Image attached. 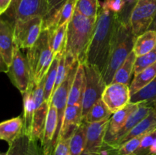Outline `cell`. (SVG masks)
Instances as JSON below:
<instances>
[{"label":"cell","instance_id":"cell-1","mask_svg":"<svg viewBox=\"0 0 156 155\" xmlns=\"http://www.w3.org/2000/svg\"><path fill=\"white\" fill-rule=\"evenodd\" d=\"M119 16L120 14L114 13L101 5L97 15L94 34L87 50L85 61L82 63L96 67L101 74L108 62Z\"/></svg>","mask_w":156,"mask_h":155},{"label":"cell","instance_id":"cell-2","mask_svg":"<svg viewBox=\"0 0 156 155\" xmlns=\"http://www.w3.org/2000/svg\"><path fill=\"white\" fill-rule=\"evenodd\" d=\"M96 18H88L75 10L68 23L66 53L74 62L83 63L85 54L94 34Z\"/></svg>","mask_w":156,"mask_h":155},{"label":"cell","instance_id":"cell-3","mask_svg":"<svg viewBox=\"0 0 156 155\" xmlns=\"http://www.w3.org/2000/svg\"><path fill=\"white\" fill-rule=\"evenodd\" d=\"M136 36L133 33L129 21L120 14L114 30V38L108 62L102 76L106 84L112 82L119 67L133 51Z\"/></svg>","mask_w":156,"mask_h":155},{"label":"cell","instance_id":"cell-4","mask_svg":"<svg viewBox=\"0 0 156 155\" xmlns=\"http://www.w3.org/2000/svg\"><path fill=\"white\" fill-rule=\"evenodd\" d=\"M32 83L37 84L45 77L55 58L50 43L48 30H43L41 36L26 54Z\"/></svg>","mask_w":156,"mask_h":155},{"label":"cell","instance_id":"cell-5","mask_svg":"<svg viewBox=\"0 0 156 155\" xmlns=\"http://www.w3.org/2000/svg\"><path fill=\"white\" fill-rule=\"evenodd\" d=\"M85 85L82 99V119L91 106L101 98L107 84L101 72L93 65L84 63Z\"/></svg>","mask_w":156,"mask_h":155},{"label":"cell","instance_id":"cell-6","mask_svg":"<svg viewBox=\"0 0 156 155\" xmlns=\"http://www.w3.org/2000/svg\"><path fill=\"white\" fill-rule=\"evenodd\" d=\"M156 15V0H137L131 9L129 23L133 33L138 36L148 30Z\"/></svg>","mask_w":156,"mask_h":155},{"label":"cell","instance_id":"cell-7","mask_svg":"<svg viewBox=\"0 0 156 155\" xmlns=\"http://www.w3.org/2000/svg\"><path fill=\"white\" fill-rule=\"evenodd\" d=\"M44 27V18L35 17L14 24L15 43L20 50L30 49L37 42Z\"/></svg>","mask_w":156,"mask_h":155},{"label":"cell","instance_id":"cell-8","mask_svg":"<svg viewBox=\"0 0 156 155\" xmlns=\"http://www.w3.org/2000/svg\"><path fill=\"white\" fill-rule=\"evenodd\" d=\"M7 74L12 84L21 94L27 91L32 83L27 58L18 46H15L14 50L12 61L9 66Z\"/></svg>","mask_w":156,"mask_h":155},{"label":"cell","instance_id":"cell-9","mask_svg":"<svg viewBox=\"0 0 156 155\" xmlns=\"http://www.w3.org/2000/svg\"><path fill=\"white\" fill-rule=\"evenodd\" d=\"M79 62H75L70 68L68 74L65 80L62 84L56 88V91L53 93L50 100V103L55 106L57 111L58 115V128H57V139L62 126V120H63L64 113L68 105L69 94L70 88L73 84L76 69H77Z\"/></svg>","mask_w":156,"mask_h":155},{"label":"cell","instance_id":"cell-10","mask_svg":"<svg viewBox=\"0 0 156 155\" xmlns=\"http://www.w3.org/2000/svg\"><path fill=\"white\" fill-rule=\"evenodd\" d=\"M129 85L111 83L104 91L101 99L112 113L123 109L130 103Z\"/></svg>","mask_w":156,"mask_h":155},{"label":"cell","instance_id":"cell-11","mask_svg":"<svg viewBox=\"0 0 156 155\" xmlns=\"http://www.w3.org/2000/svg\"><path fill=\"white\" fill-rule=\"evenodd\" d=\"M110 119L87 124L86 144L85 150L94 155H99L104 147V140L108 130Z\"/></svg>","mask_w":156,"mask_h":155},{"label":"cell","instance_id":"cell-12","mask_svg":"<svg viewBox=\"0 0 156 155\" xmlns=\"http://www.w3.org/2000/svg\"><path fill=\"white\" fill-rule=\"evenodd\" d=\"M140 103H129L125 107L113 113L110 119L108 130L104 140V146L108 147L112 143L114 137L123 128L129 117L136 110Z\"/></svg>","mask_w":156,"mask_h":155},{"label":"cell","instance_id":"cell-13","mask_svg":"<svg viewBox=\"0 0 156 155\" xmlns=\"http://www.w3.org/2000/svg\"><path fill=\"white\" fill-rule=\"evenodd\" d=\"M5 155H44V149L41 141L22 132L9 144V149Z\"/></svg>","mask_w":156,"mask_h":155},{"label":"cell","instance_id":"cell-14","mask_svg":"<svg viewBox=\"0 0 156 155\" xmlns=\"http://www.w3.org/2000/svg\"><path fill=\"white\" fill-rule=\"evenodd\" d=\"M15 46L14 23L0 17V53L9 66L12 61Z\"/></svg>","mask_w":156,"mask_h":155},{"label":"cell","instance_id":"cell-15","mask_svg":"<svg viewBox=\"0 0 156 155\" xmlns=\"http://www.w3.org/2000/svg\"><path fill=\"white\" fill-rule=\"evenodd\" d=\"M47 9L48 0H21L17 10L14 24L35 17L44 18L47 14Z\"/></svg>","mask_w":156,"mask_h":155},{"label":"cell","instance_id":"cell-16","mask_svg":"<svg viewBox=\"0 0 156 155\" xmlns=\"http://www.w3.org/2000/svg\"><path fill=\"white\" fill-rule=\"evenodd\" d=\"M82 122V106L73 105L67 106L64 113L62 126L58 139L71 138L76 129ZM57 142V141H56Z\"/></svg>","mask_w":156,"mask_h":155},{"label":"cell","instance_id":"cell-17","mask_svg":"<svg viewBox=\"0 0 156 155\" xmlns=\"http://www.w3.org/2000/svg\"><path fill=\"white\" fill-rule=\"evenodd\" d=\"M154 108L152 106H150L149 104H148L146 102H142L140 103V106L139 108L129 117V119H127V121L126 122V123L124 124V126H123L121 129L120 130V132L117 134L115 137H114V140H113L112 143L110 144V146H108V147L110 148L114 149L117 146V144H118L119 141L122 139L123 138H124L134 127H135L136 125H138L140 122L143 119H144L146 116L149 115V114L150 113L151 111ZM105 147V146H104Z\"/></svg>","mask_w":156,"mask_h":155},{"label":"cell","instance_id":"cell-18","mask_svg":"<svg viewBox=\"0 0 156 155\" xmlns=\"http://www.w3.org/2000/svg\"><path fill=\"white\" fill-rule=\"evenodd\" d=\"M85 77L83 64L79 62L73 84L70 88L67 106H73V105L82 106V99H83L85 85Z\"/></svg>","mask_w":156,"mask_h":155},{"label":"cell","instance_id":"cell-19","mask_svg":"<svg viewBox=\"0 0 156 155\" xmlns=\"http://www.w3.org/2000/svg\"><path fill=\"white\" fill-rule=\"evenodd\" d=\"M23 126L24 122L21 116L2 122H0V139L10 144L22 133Z\"/></svg>","mask_w":156,"mask_h":155},{"label":"cell","instance_id":"cell-20","mask_svg":"<svg viewBox=\"0 0 156 155\" xmlns=\"http://www.w3.org/2000/svg\"><path fill=\"white\" fill-rule=\"evenodd\" d=\"M156 129V115L155 113L154 109L151 111L150 113L148 116H146L144 119L142 120L138 125L135 126L124 138H122L118 144H117L114 149H117L119 147L123 144L124 143L127 142L129 140L136 138V137L141 136V135H146L152 131Z\"/></svg>","mask_w":156,"mask_h":155},{"label":"cell","instance_id":"cell-21","mask_svg":"<svg viewBox=\"0 0 156 155\" xmlns=\"http://www.w3.org/2000/svg\"><path fill=\"white\" fill-rule=\"evenodd\" d=\"M34 84L31 83L24 94H23V132L30 136L33 124L34 115L35 111V103L33 97V89Z\"/></svg>","mask_w":156,"mask_h":155},{"label":"cell","instance_id":"cell-22","mask_svg":"<svg viewBox=\"0 0 156 155\" xmlns=\"http://www.w3.org/2000/svg\"><path fill=\"white\" fill-rule=\"evenodd\" d=\"M156 47V30H148L136 39L133 52L136 57L150 53Z\"/></svg>","mask_w":156,"mask_h":155},{"label":"cell","instance_id":"cell-23","mask_svg":"<svg viewBox=\"0 0 156 155\" xmlns=\"http://www.w3.org/2000/svg\"><path fill=\"white\" fill-rule=\"evenodd\" d=\"M49 110V103L44 101L38 108L35 109L33 124L30 137L33 139L41 141L44 136L46 119Z\"/></svg>","mask_w":156,"mask_h":155},{"label":"cell","instance_id":"cell-24","mask_svg":"<svg viewBox=\"0 0 156 155\" xmlns=\"http://www.w3.org/2000/svg\"><path fill=\"white\" fill-rule=\"evenodd\" d=\"M136 56L133 52H131L124 62L118 68L114 76L111 83H120L130 84V80L134 74V66Z\"/></svg>","mask_w":156,"mask_h":155},{"label":"cell","instance_id":"cell-25","mask_svg":"<svg viewBox=\"0 0 156 155\" xmlns=\"http://www.w3.org/2000/svg\"><path fill=\"white\" fill-rule=\"evenodd\" d=\"M156 77V62L143 70L141 72L133 76V79L129 84L130 96L132 97L143 88L147 86Z\"/></svg>","mask_w":156,"mask_h":155},{"label":"cell","instance_id":"cell-26","mask_svg":"<svg viewBox=\"0 0 156 155\" xmlns=\"http://www.w3.org/2000/svg\"><path fill=\"white\" fill-rule=\"evenodd\" d=\"M67 0H48L47 14L44 18L43 30H53L57 27L61 9Z\"/></svg>","mask_w":156,"mask_h":155},{"label":"cell","instance_id":"cell-27","mask_svg":"<svg viewBox=\"0 0 156 155\" xmlns=\"http://www.w3.org/2000/svg\"><path fill=\"white\" fill-rule=\"evenodd\" d=\"M113 115L101 98L99 99L89 109L82 119V122L87 123L98 122L111 118Z\"/></svg>","mask_w":156,"mask_h":155},{"label":"cell","instance_id":"cell-28","mask_svg":"<svg viewBox=\"0 0 156 155\" xmlns=\"http://www.w3.org/2000/svg\"><path fill=\"white\" fill-rule=\"evenodd\" d=\"M67 27L68 23H66L53 30H48L50 33V47L55 56L66 50Z\"/></svg>","mask_w":156,"mask_h":155},{"label":"cell","instance_id":"cell-29","mask_svg":"<svg viewBox=\"0 0 156 155\" xmlns=\"http://www.w3.org/2000/svg\"><path fill=\"white\" fill-rule=\"evenodd\" d=\"M87 123L82 122L70 138L69 155H81L86 144Z\"/></svg>","mask_w":156,"mask_h":155},{"label":"cell","instance_id":"cell-30","mask_svg":"<svg viewBox=\"0 0 156 155\" xmlns=\"http://www.w3.org/2000/svg\"><path fill=\"white\" fill-rule=\"evenodd\" d=\"M142 102H146L153 108L155 106L156 104V77L147 86L131 97L130 103Z\"/></svg>","mask_w":156,"mask_h":155},{"label":"cell","instance_id":"cell-31","mask_svg":"<svg viewBox=\"0 0 156 155\" xmlns=\"http://www.w3.org/2000/svg\"><path fill=\"white\" fill-rule=\"evenodd\" d=\"M59 53L55 56L52 65L49 68L47 74L45 75V81H44V100L50 104L53 94V88L56 83V74H57V67L59 62Z\"/></svg>","mask_w":156,"mask_h":155},{"label":"cell","instance_id":"cell-32","mask_svg":"<svg viewBox=\"0 0 156 155\" xmlns=\"http://www.w3.org/2000/svg\"><path fill=\"white\" fill-rule=\"evenodd\" d=\"M100 8L98 0H77L76 9L85 16L96 18Z\"/></svg>","mask_w":156,"mask_h":155},{"label":"cell","instance_id":"cell-33","mask_svg":"<svg viewBox=\"0 0 156 155\" xmlns=\"http://www.w3.org/2000/svg\"><path fill=\"white\" fill-rule=\"evenodd\" d=\"M144 135L136 137L133 139L129 140L127 142L122 144L120 147L117 149H112L113 155H132L133 154L134 152L137 150V148L140 146L141 143L142 139L143 138Z\"/></svg>","mask_w":156,"mask_h":155},{"label":"cell","instance_id":"cell-34","mask_svg":"<svg viewBox=\"0 0 156 155\" xmlns=\"http://www.w3.org/2000/svg\"><path fill=\"white\" fill-rule=\"evenodd\" d=\"M156 62V47L152 51L144 56L136 57L135 62V66H134V74L133 76L136 75L143 70L146 69V68L150 65H153Z\"/></svg>","mask_w":156,"mask_h":155},{"label":"cell","instance_id":"cell-35","mask_svg":"<svg viewBox=\"0 0 156 155\" xmlns=\"http://www.w3.org/2000/svg\"><path fill=\"white\" fill-rule=\"evenodd\" d=\"M76 2H77V0H67L66 2L61 9L60 16H59L57 27L62 25L66 23L69 22L71 18H73L75 10H76Z\"/></svg>","mask_w":156,"mask_h":155},{"label":"cell","instance_id":"cell-36","mask_svg":"<svg viewBox=\"0 0 156 155\" xmlns=\"http://www.w3.org/2000/svg\"><path fill=\"white\" fill-rule=\"evenodd\" d=\"M156 138V129L152 131L149 133L146 134L142 139L140 146L137 150L134 152L135 155H148L149 154V148L152 145V142Z\"/></svg>","mask_w":156,"mask_h":155},{"label":"cell","instance_id":"cell-37","mask_svg":"<svg viewBox=\"0 0 156 155\" xmlns=\"http://www.w3.org/2000/svg\"><path fill=\"white\" fill-rule=\"evenodd\" d=\"M101 5L114 13L120 14L124 9L126 2L123 0H105Z\"/></svg>","mask_w":156,"mask_h":155},{"label":"cell","instance_id":"cell-38","mask_svg":"<svg viewBox=\"0 0 156 155\" xmlns=\"http://www.w3.org/2000/svg\"><path fill=\"white\" fill-rule=\"evenodd\" d=\"M70 138L59 139L55 146L53 155H69Z\"/></svg>","mask_w":156,"mask_h":155},{"label":"cell","instance_id":"cell-39","mask_svg":"<svg viewBox=\"0 0 156 155\" xmlns=\"http://www.w3.org/2000/svg\"><path fill=\"white\" fill-rule=\"evenodd\" d=\"M21 0H12V2H11L10 6H9V9L6 11L5 14L11 20H12V22L14 23L15 19V16H16L17 10H18V8L19 6L20 3H21Z\"/></svg>","mask_w":156,"mask_h":155},{"label":"cell","instance_id":"cell-40","mask_svg":"<svg viewBox=\"0 0 156 155\" xmlns=\"http://www.w3.org/2000/svg\"><path fill=\"white\" fill-rule=\"evenodd\" d=\"M12 0H0V16L6 12L10 6Z\"/></svg>","mask_w":156,"mask_h":155},{"label":"cell","instance_id":"cell-41","mask_svg":"<svg viewBox=\"0 0 156 155\" xmlns=\"http://www.w3.org/2000/svg\"><path fill=\"white\" fill-rule=\"evenodd\" d=\"M8 70H9V65H7V63H6L5 61L4 58H3V56H2V54L0 53V73H7Z\"/></svg>","mask_w":156,"mask_h":155},{"label":"cell","instance_id":"cell-42","mask_svg":"<svg viewBox=\"0 0 156 155\" xmlns=\"http://www.w3.org/2000/svg\"><path fill=\"white\" fill-rule=\"evenodd\" d=\"M148 155H156V138L154 140L150 148H149V154Z\"/></svg>","mask_w":156,"mask_h":155},{"label":"cell","instance_id":"cell-43","mask_svg":"<svg viewBox=\"0 0 156 155\" xmlns=\"http://www.w3.org/2000/svg\"><path fill=\"white\" fill-rule=\"evenodd\" d=\"M137 0H126V5H125V7H126V6H132V8L133 7L134 4L136 3V2Z\"/></svg>","mask_w":156,"mask_h":155},{"label":"cell","instance_id":"cell-44","mask_svg":"<svg viewBox=\"0 0 156 155\" xmlns=\"http://www.w3.org/2000/svg\"><path fill=\"white\" fill-rule=\"evenodd\" d=\"M149 30H156V15H155V19H154L152 24H151V26H150V27H149Z\"/></svg>","mask_w":156,"mask_h":155},{"label":"cell","instance_id":"cell-45","mask_svg":"<svg viewBox=\"0 0 156 155\" xmlns=\"http://www.w3.org/2000/svg\"><path fill=\"white\" fill-rule=\"evenodd\" d=\"M81 155H94V154H92V153H89V152H88V151H85V150H84V151L81 153Z\"/></svg>","mask_w":156,"mask_h":155},{"label":"cell","instance_id":"cell-46","mask_svg":"<svg viewBox=\"0 0 156 155\" xmlns=\"http://www.w3.org/2000/svg\"><path fill=\"white\" fill-rule=\"evenodd\" d=\"M154 111H155V113L156 115V104L155 105V106H154Z\"/></svg>","mask_w":156,"mask_h":155},{"label":"cell","instance_id":"cell-47","mask_svg":"<svg viewBox=\"0 0 156 155\" xmlns=\"http://www.w3.org/2000/svg\"><path fill=\"white\" fill-rule=\"evenodd\" d=\"M0 155H5V153H3V154H2V153H0Z\"/></svg>","mask_w":156,"mask_h":155},{"label":"cell","instance_id":"cell-48","mask_svg":"<svg viewBox=\"0 0 156 155\" xmlns=\"http://www.w3.org/2000/svg\"><path fill=\"white\" fill-rule=\"evenodd\" d=\"M123 1H125V2H126V0H123Z\"/></svg>","mask_w":156,"mask_h":155},{"label":"cell","instance_id":"cell-49","mask_svg":"<svg viewBox=\"0 0 156 155\" xmlns=\"http://www.w3.org/2000/svg\"><path fill=\"white\" fill-rule=\"evenodd\" d=\"M132 155H135V154H132Z\"/></svg>","mask_w":156,"mask_h":155},{"label":"cell","instance_id":"cell-50","mask_svg":"<svg viewBox=\"0 0 156 155\" xmlns=\"http://www.w3.org/2000/svg\"><path fill=\"white\" fill-rule=\"evenodd\" d=\"M0 140H1V139H0Z\"/></svg>","mask_w":156,"mask_h":155}]
</instances>
